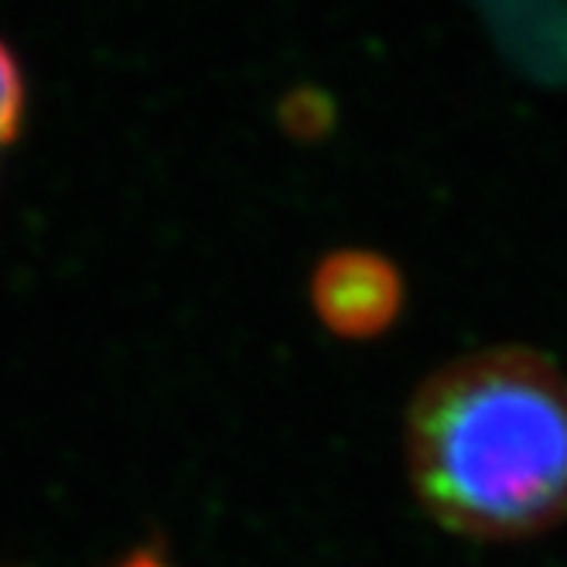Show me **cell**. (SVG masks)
Segmentation results:
<instances>
[{
    "label": "cell",
    "instance_id": "obj_1",
    "mask_svg": "<svg viewBox=\"0 0 567 567\" xmlns=\"http://www.w3.org/2000/svg\"><path fill=\"white\" fill-rule=\"evenodd\" d=\"M408 468L427 516L468 540L567 519V377L534 349L462 355L417 390Z\"/></svg>",
    "mask_w": 567,
    "mask_h": 567
},
{
    "label": "cell",
    "instance_id": "obj_4",
    "mask_svg": "<svg viewBox=\"0 0 567 567\" xmlns=\"http://www.w3.org/2000/svg\"><path fill=\"white\" fill-rule=\"evenodd\" d=\"M124 567H168V564L161 557H154V554H147V550H137V554H131L124 560Z\"/></svg>",
    "mask_w": 567,
    "mask_h": 567
},
{
    "label": "cell",
    "instance_id": "obj_2",
    "mask_svg": "<svg viewBox=\"0 0 567 567\" xmlns=\"http://www.w3.org/2000/svg\"><path fill=\"white\" fill-rule=\"evenodd\" d=\"M311 305L321 326L342 339H373L403 305L400 270L370 250H339L315 267Z\"/></svg>",
    "mask_w": 567,
    "mask_h": 567
},
{
    "label": "cell",
    "instance_id": "obj_3",
    "mask_svg": "<svg viewBox=\"0 0 567 567\" xmlns=\"http://www.w3.org/2000/svg\"><path fill=\"white\" fill-rule=\"evenodd\" d=\"M21 116H24V79L11 49L0 42V144H11L18 137Z\"/></svg>",
    "mask_w": 567,
    "mask_h": 567
}]
</instances>
